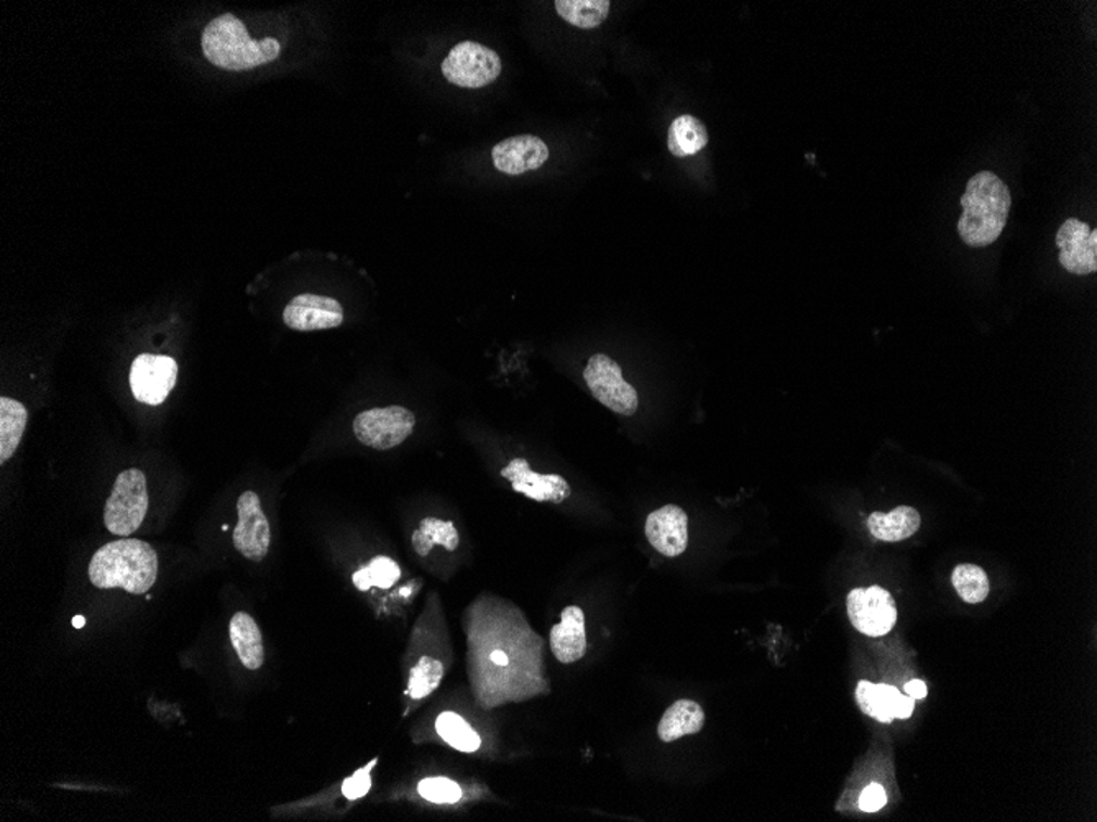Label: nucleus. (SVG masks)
<instances>
[{
  "mask_svg": "<svg viewBox=\"0 0 1097 822\" xmlns=\"http://www.w3.org/2000/svg\"><path fill=\"white\" fill-rule=\"evenodd\" d=\"M958 233L972 248H983L999 239L1009 220L1012 197L1006 182L991 171L972 176L961 197Z\"/></svg>",
  "mask_w": 1097,
  "mask_h": 822,
  "instance_id": "obj_1",
  "label": "nucleus"
},
{
  "mask_svg": "<svg viewBox=\"0 0 1097 822\" xmlns=\"http://www.w3.org/2000/svg\"><path fill=\"white\" fill-rule=\"evenodd\" d=\"M158 577V556L142 540L124 539L105 543L89 563V580L101 590L122 588L130 594H145Z\"/></svg>",
  "mask_w": 1097,
  "mask_h": 822,
  "instance_id": "obj_2",
  "label": "nucleus"
},
{
  "mask_svg": "<svg viewBox=\"0 0 1097 822\" xmlns=\"http://www.w3.org/2000/svg\"><path fill=\"white\" fill-rule=\"evenodd\" d=\"M207 61L227 72H247L267 65L280 56L281 44L275 38L254 40L242 21L232 14L214 18L203 34Z\"/></svg>",
  "mask_w": 1097,
  "mask_h": 822,
  "instance_id": "obj_3",
  "label": "nucleus"
},
{
  "mask_svg": "<svg viewBox=\"0 0 1097 822\" xmlns=\"http://www.w3.org/2000/svg\"><path fill=\"white\" fill-rule=\"evenodd\" d=\"M149 511L146 478L140 470L122 472L105 502L104 524L114 536L129 537L140 529Z\"/></svg>",
  "mask_w": 1097,
  "mask_h": 822,
  "instance_id": "obj_4",
  "label": "nucleus"
},
{
  "mask_svg": "<svg viewBox=\"0 0 1097 822\" xmlns=\"http://www.w3.org/2000/svg\"><path fill=\"white\" fill-rule=\"evenodd\" d=\"M501 68L497 51L476 41H460L443 61L444 78L463 89L492 85L501 75Z\"/></svg>",
  "mask_w": 1097,
  "mask_h": 822,
  "instance_id": "obj_5",
  "label": "nucleus"
},
{
  "mask_svg": "<svg viewBox=\"0 0 1097 822\" xmlns=\"http://www.w3.org/2000/svg\"><path fill=\"white\" fill-rule=\"evenodd\" d=\"M414 427V412L401 406L369 409L354 419L357 440L380 452L401 446L406 438L411 437Z\"/></svg>",
  "mask_w": 1097,
  "mask_h": 822,
  "instance_id": "obj_6",
  "label": "nucleus"
},
{
  "mask_svg": "<svg viewBox=\"0 0 1097 822\" xmlns=\"http://www.w3.org/2000/svg\"><path fill=\"white\" fill-rule=\"evenodd\" d=\"M584 380L594 398L616 414L632 418L638 411V391L625 382L622 368L608 355L597 354L590 357L585 367Z\"/></svg>",
  "mask_w": 1097,
  "mask_h": 822,
  "instance_id": "obj_7",
  "label": "nucleus"
},
{
  "mask_svg": "<svg viewBox=\"0 0 1097 822\" xmlns=\"http://www.w3.org/2000/svg\"><path fill=\"white\" fill-rule=\"evenodd\" d=\"M847 616L862 634L882 638L897 622V606L884 588H856L847 594Z\"/></svg>",
  "mask_w": 1097,
  "mask_h": 822,
  "instance_id": "obj_8",
  "label": "nucleus"
},
{
  "mask_svg": "<svg viewBox=\"0 0 1097 822\" xmlns=\"http://www.w3.org/2000/svg\"><path fill=\"white\" fill-rule=\"evenodd\" d=\"M239 524L233 529L232 542L237 552L252 562H262L268 555L271 529L257 492L245 491L237 501Z\"/></svg>",
  "mask_w": 1097,
  "mask_h": 822,
  "instance_id": "obj_9",
  "label": "nucleus"
},
{
  "mask_svg": "<svg viewBox=\"0 0 1097 822\" xmlns=\"http://www.w3.org/2000/svg\"><path fill=\"white\" fill-rule=\"evenodd\" d=\"M178 377V364L163 355L143 354L130 370V388L137 401L158 406L168 398Z\"/></svg>",
  "mask_w": 1097,
  "mask_h": 822,
  "instance_id": "obj_10",
  "label": "nucleus"
},
{
  "mask_svg": "<svg viewBox=\"0 0 1097 822\" xmlns=\"http://www.w3.org/2000/svg\"><path fill=\"white\" fill-rule=\"evenodd\" d=\"M1055 242H1057V246L1060 248L1058 260H1060L1061 267L1068 273L1076 274V277L1096 273V230L1090 229L1087 223L1081 222L1080 219L1071 217V219H1067L1061 223Z\"/></svg>",
  "mask_w": 1097,
  "mask_h": 822,
  "instance_id": "obj_11",
  "label": "nucleus"
},
{
  "mask_svg": "<svg viewBox=\"0 0 1097 822\" xmlns=\"http://www.w3.org/2000/svg\"><path fill=\"white\" fill-rule=\"evenodd\" d=\"M283 322L297 332L329 331L341 327L344 307L334 297L299 294L284 307Z\"/></svg>",
  "mask_w": 1097,
  "mask_h": 822,
  "instance_id": "obj_12",
  "label": "nucleus"
},
{
  "mask_svg": "<svg viewBox=\"0 0 1097 822\" xmlns=\"http://www.w3.org/2000/svg\"><path fill=\"white\" fill-rule=\"evenodd\" d=\"M649 543L668 558H676L689 545V517L679 505L667 504L649 514L646 521Z\"/></svg>",
  "mask_w": 1097,
  "mask_h": 822,
  "instance_id": "obj_13",
  "label": "nucleus"
},
{
  "mask_svg": "<svg viewBox=\"0 0 1097 822\" xmlns=\"http://www.w3.org/2000/svg\"><path fill=\"white\" fill-rule=\"evenodd\" d=\"M501 476L513 486V491L537 502L561 504L571 498L572 488L561 475H540L533 472L524 459H514L501 470Z\"/></svg>",
  "mask_w": 1097,
  "mask_h": 822,
  "instance_id": "obj_14",
  "label": "nucleus"
},
{
  "mask_svg": "<svg viewBox=\"0 0 1097 822\" xmlns=\"http://www.w3.org/2000/svg\"><path fill=\"white\" fill-rule=\"evenodd\" d=\"M495 168L505 175L520 176L536 171L549 159L546 143L534 136L510 137L492 150Z\"/></svg>",
  "mask_w": 1097,
  "mask_h": 822,
  "instance_id": "obj_15",
  "label": "nucleus"
},
{
  "mask_svg": "<svg viewBox=\"0 0 1097 822\" xmlns=\"http://www.w3.org/2000/svg\"><path fill=\"white\" fill-rule=\"evenodd\" d=\"M551 651L562 664H575L587 654V630L585 614L578 606H567L561 614V622L551 629Z\"/></svg>",
  "mask_w": 1097,
  "mask_h": 822,
  "instance_id": "obj_16",
  "label": "nucleus"
},
{
  "mask_svg": "<svg viewBox=\"0 0 1097 822\" xmlns=\"http://www.w3.org/2000/svg\"><path fill=\"white\" fill-rule=\"evenodd\" d=\"M230 642L243 667L254 671L260 670L265 662L264 639L260 627L251 614H233L230 620Z\"/></svg>",
  "mask_w": 1097,
  "mask_h": 822,
  "instance_id": "obj_17",
  "label": "nucleus"
},
{
  "mask_svg": "<svg viewBox=\"0 0 1097 822\" xmlns=\"http://www.w3.org/2000/svg\"><path fill=\"white\" fill-rule=\"evenodd\" d=\"M705 725V712L699 703L692 699H679L662 716L658 725V735L665 744L679 741L686 735L697 734Z\"/></svg>",
  "mask_w": 1097,
  "mask_h": 822,
  "instance_id": "obj_18",
  "label": "nucleus"
},
{
  "mask_svg": "<svg viewBox=\"0 0 1097 822\" xmlns=\"http://www.w3.org/2000/svg\"><path fill=\"white\" fill-rule=\"evenodd\" d=\"M922 517L910 505H898L889 514L875 513L869 516L868 527L872 536L884 542H901L920 529Z\"/></svg>",
  "mask_w": 1097,
  "mask_h": 822,
  "instance_id": "obj_19",
  "label": "nucleus"
},
{
  "mask_svg": "<svg viewBox=\"0 0 1097 822\" xmlns=\"http://www.w3.org/2000/svg\"><path fill=\"white\" fill-rule=\"evenodd\" d=\"M902 693L889 684H875L871 681H859L856 688V702L869 718L879 722H892L897 716Z\"/></svg>",
  "mask_w": 1097,
  "mask_h": 822,
  "instance_id": "obj_20",
  "label": "nucleus"
},
{
  "mask_svg": "<svg viewBox=\"0 0 1097 822\" xmlns=\"http://www.w3.org/2000/svg\"><path fill=\"white\" fill-rule=\"evenodd\" d=\"M709 145V132L702 120L693 115H680L671 124L667 136L668 152L677 158L697 155Z\"/></svg>",
  "mask_w": 1097,
  "mask_h": 822,
  "instance_id": "obj_21",
  "label": "nucleus"
},
{
  "mask_svg": "<svg viewBox=\"0 0 1097 822\" xmlns=\"http://www.w3.org/2000/svg\"><path fill=\"white\" fill-rule=\"evenodd\" d=\"M28 412L24 404L14 399H0V463L4 465L14 457L24 437Z\"/></svg>",
  "mask_w": 1097,
  "mask_h": 822,
  "instance_id": "obj_22",
  "label": "nucleus"
},
{
  "mask_svg": "<svg viewBox=\"0 0 1097 822\" xmlns=\"http://www.w3.org/2000/svg\"><path fill=\"white\" fill-rule=\"evenodd\" d=\"M460 537L456 526L450 521L425 517L418 529L412 532V549L419 556H428L436 545L454 552L459 547Z\"/></svg>",
  "mask_w": 1097,
  "mask_h": 822,
  "instance_id": "obj_23",
  "label": "nucleus"
},
{
  "mask_svg": "<svg viewBox=\"0 0 1097 822\" xmlns=\"http://www.w3.org/2000/svg\"><path fill=\"white\" fill-rule=\"evenodd\" d=\"M559 17L582 30L600 27L610 14L608 0H558Z\"/></svg>",
  "mask_w": 1097,
  "mask_h": 822,
  "instance_id": "obj_24",
  "label": "nucleus"
},
{
  "mask_svg": "<svg viewBox=\"0 0 1097 822\" xmlns=\"http://www.w3.org/2000/svg\"><path fill=\"white\" fill-rule=\"evenodd\" d=\"M444 680V665L443 662L437 660L433 657H421L418 664L411 668L409 671L408 694L409 698L419 702V699L428 698L430 694H433L437 688L441 686Z\"/></svg>",
  "mask_w": 1097,
  "mask_h": 822,
  "instance_id": "obj_25",
  "label": "nucleus"
},
{
  "mask_svg": "<svg viewBox=\"0 0 1097 822\" xmlns=\"http://www.w3.org/2000/svg\"><path fill=\"white\" fill-rule=\"evenodd\" d=\"M436 731L450 747L465 754L479 750L480 735L470 728L469 722L456 712H443L436 721Z\"/></svg>",
  "mask_w": 1097,
  "mask_h": 822,
  "instance_id": "obj_26",
  "label": "nucleus"
},
{
  "mask_svg": "<svg viewBox=\"0 0 1097 822\" xmlns=\"http://www.w3.org/2000/svg\"><path fill=\"white\" fill-rule=\"evenodd\" d=\"M953 587L965 603L980 604L990 596V580L980 566L958 565L952 575Z\"/></svg>",
  "mask_w": 1097,
  "mask_h": 822,
  "instance_id": "obj_27",
  "label": "nucleus"
},
{
  "mask_svg": "<svg viewBox=\"0 0 1097 822\" xmlns=\"http://www.w3.org/2000/svg\"><path fill=\"white\" fill-rule=\"evenodd\" d=\"M401 578V568L390 556H375L369 565L354 574V585L357 590L369 591L377 587L388 590Z\"/></svg>",
  "mask_w": 1097,
  "mask_h": 822,
  "instance_id": "obj_28",
  "label": "nucleus"
},
{
  "mask_svg": "<svg viewBox=\"0 0 1097 822\" xmlns=\"http://www.w3.org/2000/svg\"><path fill=\"white\" fill-rule=\"evenodd\" d=\"M419 795L431 802L437 805H452L462 798V788L452 780L436 776V779H425L419 783Z\"/></svg>",
  "mask_w": 1097,
  "mask_h": 822,
  "instance_id": "obj_29",
  "label": "nucleus"
},
{
  "mask_svg": "<svg viewBox=\"0 0 1097 822\" xmlns=\"http://www.w3.org/2000/svg\"><path fill=\"white\" fill-rule=\"evenodd\" d=\"M377 763H379V758L372 760V762H370L369 766H365L363 769L357 770L354 775L348 776V779L345 780L344 785H342V795H344L345 798L350 799V801L363 798V796L370 792V788H372V776H370V772H372V769L377 766Z\"/></svg>",
  "mask_w": 1097,
  "mask_h": 822,
  "instance_id": "obj_30",
  "label": "nucleus"
},
{
  "mask_svg": "<svg viewBox=\"0 0 1097 822\" xmlns=\"http://www.w3.org/2000/svg\"><path fill=\"white\" fill-rule=\"evenodd\" d=\"M885 802H888V796H885L884 788L878 783H871L859 796V808L866 812L879 811L884 808Z\"/></svg>",
  "mask_w": 1097,
  "mask_h": 822,
  "instance_id": "obj_31",
  "label": "nucleus"
},
{
  "mask_svg": "<svg viewBox=\"0 0 1097 822\" xmlns=\"http://www.w3.org/2000/svg\"><path fill=\"white\" fill-rule=\"evenodd\" d=\"M905 693H907V696H910V698L916 699V702L917 699H923L927 696V684L923 683L922 680L908 681V683L905 684Z\"/></svg>",
  "mask_w": 1097,
  "mask_h": 822,
  "instance_id": "obj_32",
  "label": "nucleus"
},
{
  "mask_svg": "<svg viewBox=\"0 0 1097 822\" xmlns=\"http://www.w3.org/2000/svg\"><path fill=\"white\" fill-rule=\"evenodd\" d=\"M916 708V699L910 698V696H904L902 694L901 703H898L897 716L895 719H908Z\"/></svg>",
  "mask_w": 1097,
  "mask_h": 822,
  "instance_id": "obj_33",
  "label": "nucleus"
},
{
  "mask_svg": "<svg viewBox=\"0 0 1097 822\" xmlns=\"http://www.w3.org/2000/svg\"><path fill=\"white\" fill-rule=\"evenodd\" d=\"M492 660H494L495 664L501 665V667H503V665H507L508 655L505 654V652L497 651L494 652V654H492Z\"/></svg>",
  "mask_w": 1097,
  "mask_h": 822,
  "instance_id": "obj_34",
  "label": "nucleus"
},
{
  "mask_svg": "<svg viewBox=\"0 0 1097 822\" xmlns=\"http://www.w3.org/2000/svg\"><path fill=\"white\" fill-rule=\"evenodd\" d=\"M73 624H75V627L85 626V617L82 616L75 617V619H73Z\"/></svg>",
  "mask_w": 1097,
  "mask_h": 822,
  "instance_id": "obj_35",
  "label": "nucleus"
}]
</instances>
